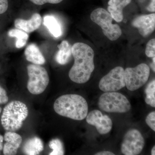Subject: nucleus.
Returning <instances> with one entry per match:
<instances>
[{
	"label": "nucleus",
	"instance_id": "obj_1",
	"mask_svg": "<svg viewBox=\"0 0 155 155\" xmlns=\"http://www.w3.org/2000/svg\"><path fill=\"white\" fill-rule=\"evenodd\" d=\"M72 51L75 61L69 72V78L75 83H86L94 69V51L89 46L82 42L74 44Z\"/></svg>",
	"mask_w": 155,
	"mask_h": 155
},
{
	"label": "nucleus",
	"instance_id": "obj_2",
	"mask_svg": "<svg viewBox=\"0 0 155 155\" xmlns=\"http://www.w3.org/2000/svg\"><path fill=\"white\" fill-rule=\"evenodd\" d=\"M54 109L58 115L75 120H83L88 114L86 100L78 94L61 96L54 103Z\"/></svg>",
	"mask_w": 155,
	"mask_h": 155
},
{
	"label": "nucleus",
	"instance_id": "obj_3",
	"mask_svg": "<svg viewBox=\"0 0 155 155\" xmlns=\"http://www.w3.org/2000/svg\"><path fill=\"white\" fill-rule=\"evenodd\" d=\"M28 107L20 101H12L4 108L1 123L7 131H15L22 127L23 122L28 116Z\"/></svg>",
	"mask_w": 155,
	"mask_h": 155
},
{
	"label": "nucleus",
	"instance_id": "obj_4",
	"mask_svg": "<svg viewBox=\"0 0 155 155\" xmlns=\"http://www.w3.org/2000/svg\"><path fill=\"white\" fill-rule=\"evenodd\" d=\"M99 107L107 113H125L131 109L130 102L126 97L116 92L103 94L98 101Z\"/></svg>",
	"mask_w": 155,
	"mask_h": 155
},
{
	"label": "nucleus",
	"instance_id": "obj_5",
	"mask_svg": "<svg viewBox=\"0 0 155 155\" xmlns=\"http://www.w3.org/2000/svg\"><path fill=\"white\" fill-rule=\"evenodd\" d=\"M90 17L93 22L102 28L104 34L110 40L116 41L122 35L121 28L117 24H112L113 17L104 9H96L92 12Z\"/></svg>",
	"mask_w": 155,
	"mask_h": 155
},
{
	"label": "nucleus",
	"instance_id": "obj_6",
	"mask_svg": "<svg viewBox=\"0 0 155 155\" xmlns=\"http://www.w3.org/2000/svg\"><path fill=\"white\" fill-rule=\"evenodd\" d=\"M28 80L27 89L32 94L38 95L45 90L49 83V77L47 70L37 64H30L27 67Z\"/></svg>",
	"mask_w": 155,
	"mask_h": 155
},
{
	"label": "nucleus",
	"instance_id": "obj_7",
	"mask_svg": "<svg viewBox=\"0 0 155 155\" xmlns=\"http://www.w3.org/2000/svg\"><path fill=\"white\" fill-rule=\"evenodd\" d=\"M150 67L145 64H141L134 68L124 70L125 86L130 91H134L145 84L149 78Z\"/></svg>",
	"mask_w": 155,
	"mask_h": 155
},
{
	"label": "nucleus",
	"instance_id": "obj_8",
	"mask_svg": "<svg viewBox=\"0 0 155 155\" xmlns=\"http://www.w3.org/2000/svg\"><path fill=\"white\" fill-rule=\"evenodd\" d=\"M125 86L124 69L121 67H115L100 80L99 87L105 92H115Z\"/></svg>",
	"mask_w": 155,
	"mask_h": 155
},
{
	"label": "nucleus",
	"instance_id": "obj_9",
	"mask_svg": "<svg viewBox=\"0 0 155 155\" xmlns=\"http://www.w3.org/2000/svg\"><path fill=\"white\" fill-rule=\"evenodd\" d=\"M144 138L140 132L135 129L128 130L121 145V151L125 155H137L144 147Z\"/></svg>",
	"mask_w": 155,
	"mask_h": 155
},
{
	"label": "nucleus",
	"instance_id": "obj_10",
	"mask_svg": "<svg viewBox=\"0 0 155 155\" xmlns=\"http://www.w3.org/2000/svg\"><path fill=\"white\" fill-rule=\"evenodd\" d=\"M86 118L87 123L95 126L100 134H107L112 129L113 122L110 118L107 115H103L98 110L90 112Z\"/></svg>",
	"mask_w": 155,
	"mask_h": 155
},
{
	"label": "nucleus",
	"instance_id": "obj_11",
	"mask_svg": "<svg viewBox=\"0 0 155 155\" xmlns=\"http://www.w3.org/2000/svg\"><path fill=\"white\" fill-rule=\"evenodd\" d=\"M132 25L137 28L142 36L145 37L148 36L155 30V14L139 16L134 19Z\"/></svg>",
	"mask_w": 155,
	"mask_h": 155
},
{
	"label": "nucleus",
	"instance_id": "obj_12",
	"mask_svg": "<svg viewBox=\"0 0 155 155\" xmlns=\"http://www.w3.org/2000/svg\"><path fill=\"white\" fill-rule=\"evenodd\" d=\"M4 140L6 142L3 147L4 154H16L22 143V138L21 136L13 131H7L4 135Z\"/></svg>",
	"mask_w": 155,
	"mask_h": 155
},
{
	"label": "nucleus",
	"instance_id": "obj_13",
	"mask_svg": "<svg viewBox=\"0 0 155 155\" xmlns=\"http://www.w3.org/2000/svg\"><path fill=\"white\" fill-rule=\"evenodd\" d=\"M41 23V16L38 13L33 14L31 18L28 20L17 19H15L14 22L16 28L23 31L26 33H31L38 29Z\"/></svg>",
	"mask_w": 155,
	"mask_h": 155
},
{
	"label": "nucleus",
	"instance_id": "obj_14",
	"mask_svg": "<svg viewBox=\"0 0 155 155\" xmlns=\"http://www.w3.org/2000/svg\"><path fill=\"white\" fill-rule=\"evenodd\" d=\"M132 0H110L108 2V11L115 21L122 22L123 19V10Z\"/></svg>",
	"mask_w": 155,
	"mask_h": 155
},
{
	"label": "nucleus",
	"instance_id": "obj_15",
	"mask_svg": "<svg viewBox=\"0 0 155 155\" xmlns=\"http://www.w3.org/2000/svg\"><path fill=\"white\" fill-rule=\"evenodd\" d=\"M25 55L27 61L32 64L41 65L45 63V59L38 47L35 44H31L26 47Z\"/></svg>",
	"mask_w": 155,
	"mask_h": 155
},
{
	"label": "nucleus",
	"instance_id": "obj_16",
	"mask_svg": "<svg viewBox=\"0 0 155 155\" xmlns=\"http://www.w3.org/2000/svg\"><path fill=\"white\" fill-rule=\"evenodd\" d=\"M72 47L67 41H63L58 45L59 50L55 56V60L58 64L63 65L69 62L72 55Z\"/></svg>",
	"mask_w": 155,
	"mask_h": 155
},
{
	"label": "nucleus",
	"instance_id": "obj_17",
	"mask_svg": "<svg viewBox=\"0 0 155 155\" xmlns=\"http://www.w3.org/2000/svg\"><path fill=\"white\" fill-rule=\"evenodd\" d=\"M44 149V144L40 138L37 137L28 140L23 147V152L28 155L39 154Z\"/></svg>",
	"mask_w": 155,
	"mask_h": 155
},
{
	"label": "nucleus",
	"instance_id": "obj_18",
	"mask_svg": "<svg viewBox=\"0 0 155 155\" xmlns=\"http://www.w3.org/2000/svg\"><path fill=\"white\" fill-rule=\"evenodd\" d=\"M44 24L50 33L55 38H58L62 35V29L60 22L52 15H47L44 17Z\"/></svg>",
	"mask_w": 155,
	"mask_h": 155
},
{
	"label": "nucleus",
	"instance_id": "obj_19",
	"mask_svg": "<svg viewBox=\"0 0 155 155\" xmlns=\"http://www.w3.org/2000/svg\"><path fill=\"white\" fill-rule=\"evenodd\" d=\"M9 36L17 38L16 47L17 48H21L25 45L28 38V34L20 29H12L8 32Z\"/></svg>",
	"mask_w": 155,
	"mask_h": 155
},
{
	"label": "nucleus",
	"instance_id": "obj_20",
	"mask_svg": "<svg viewBox=\"0 0 155 155\" xmlns=\"http://www.w3.org/2000/svg\"><path fill=\"white\" fill-rule=\"evenodd\" d=\"M146 97L145 99L147 104L155 107V81L153 80L148 84L145 89Z\"/></svg>",
	"mask_w": 155,
	"mask_h": 155
},
{
	"label": "nucleus",
	"instance_id": "obj_21",
	"mask_svg": "<svg viewBox=\"0 0 155 155\" xmlns=\"http://www.w3.org/2000/svg\"><path fill=\"white\" fill-rule=\"evenodd\" d=\"M49 146L53 150L50 155H63L64 154L63 143L58 138L54 139L50 141Z\"/></svg>",
	"mask_w": 155,
	"mask_h": 155
},
{
	"label": "nucleus",
	"instance_id": "obj_22",
	"mask_svg": "<svg viewBox=\"0 0 155 155\" xmlns=\"http://www.w3.org/2000/svg\"><path fill=\"white\" fill-rule=\"evenodd\" d=\"M145 54L147 57L153 58L155 56V39H152L147 44Z\"/></svg>",
	"mask_w": 155,
	"mask_h": 155
},
{
	"label": "nucleus",
	"instance_id": "obj_23",
	"mask_svg": "<svg viewBox=\"0 0 155 155\" xmlns=\"http://www.w3.org/2000/svg\"><path fill=\"white\" fill-rule=\"evenodd\" d=\"M146 122L153 131H155V112L150 113L147 116Z\"/></svg>",
	"mask_w": 155,
	"mask_h": 155
},
{
	"label": "nucleus",
	"instance_id": "obj_24",
	"mask_svg": "<svg viewBox=\"0 0 155 155\" xmlns=\"http://www.w3.org/2000/svg\"><path fill=\"white\" fill-rule=\"evenodd\" d=\"M31 2L38 5H42L46 3L57 4L61 3L63 0H30Z\"/></svg>",
	"mask_w": 155,
	"mask_h": 155
},
{
	"label": "nucleus",
	"instance_id": "obj_25",
	"mask_svg": "<svg viewBox=\"0 0 155 155\" xmlns=\"http://www.w3.org/2000/svg\"><path fill=\"white\" fill-rule=\"evenodd\" d=\"M8 101V97L6 91L0 86V104H5Z\"/></svg>",
	"mask_w": 155,
	"mask_h": 155
},
{
	"label": "nucleus",
	"instance_id": "obj_26",
	"mask_svg": "<svg viewBox=\"0 0 155 155\" xmlns=\"http://www.w3.org/2000/svg\"><path fill=\"white\" fill-rule=\"evenodd\" d=\"M8 8V0H0V15L5 14Z\"/></svg>",
	"mask_w": 155,
	"mask_h": 155
},
{
	"label": "nucleus",
	"instance_id": "obj_27",
	"mask_svg": "<svg viewBox=\"0 0 155 155\" xmlns=\"http://www.w3.org/2000/svg\"><path fill=\"white\" fill-rule=\"evenodd\" d=\"M148 11L150 12H155V0H152L150 4L147 8Z\"/></svg>",
	"mask_w": 155,
	"mask_h": 155
},
{
	"label": "nucleus",
	"instance_id": "obj_28",
	"mask_svg": "<svg viewBox=\"0 0 155 155\" xmlns=\"http://www.w3.org/2000/svg\"><path fill=\"white\" fill-rule=\"evenodd\" d=\"M115 154L108 151H104L99 152L95 154V155H114Z\"/></svg>",
	"mask_w": 155,
	"mask_h": 155
},
{
	"label": "nucleus",
	"instance_id": "obj_29",
	"mask_svg": "<svg viewBox=\"0 0 155 155\" xmlns=\"http://www.w3.org/2000/svg\"><path fill=\"white\" fill-rule=\"evenodd\" d=\"M3 140H4V137L0 134V153L3 148Z\"/></svg>",
	"mask_w": 155,
	"mask_h": 155
},
{
	"label": "nucleus",
	"instance_id": "obj_30",
	"mask_svg": "<svg viewBox=\"0 0 155 155\" xmlns=\"http://www.w3.org/2000/svg\"><path fill=\"white\" fill-rule=\"evenodd\" d=\"M155 57H153V62L151 64L150 66L151 67L152 69H153V71L154 72H155Z\"/></svg>",
	"mask_w": 155,
	"mask_h": 155
},
{
	"label": "nucleus",
	"instance_id": "obj_31",
	"mask_svg": "<svg viewBox=\"0 0 155 155\" xmlns=\"http://www.w3.org/2000/svg\"><path fill=\"white\" fill-rule=\"evenodd\" d=\"M151 153L152 155H155V147L153 146V147L152 149L151 150Z\"/></svg>",
	"mask_w": 155,
	"mask_h": 155
},
{
	"label": "nucleus",
	"instance_id": "obj_32",
	"mask_svg": "<svg viewBox=\"0 0 155 155\" xmlns=\"http://www.w3.org/2000/svg\"><path fill=\"white\" fill-rule=\"evenodd\" d=\"M2 108H1V107H0V114H1V112H2Z\"/></svg>",
	"mask_w": 155,
	"mask_h": 155
},
{
	"label": "nucleus",
	"instance_id": "obj_33",
	"mask_svg": "<svg viewBox=\"0 0 155 155\" xmlns=\"http://www.w3.org/2000/svg\"><path fill=\"white\" fill-rule=\"evenodd\" d=\"M0 69H1V68H0Z\"/></svg>",
	"mask_w": 155,
	"mask_h": 155
}]
</instances>
